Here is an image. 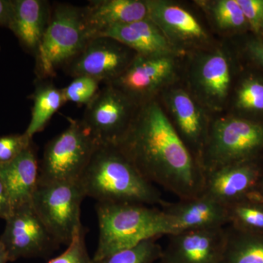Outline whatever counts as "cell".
<instances>
[{
	"instance_id": "obj_22",
	"label": "cell",
	"mask_w": 263,
	"mask_h": 263,
	"mask_svg": "<svg viewBox=\"0 0 263 263\" xmlns=\"http://www.w3.org/2000/svg\"><path fill=\"white\" fill-rule=\"evenodd\" d=\"M30 98L33 100L32 115L24 133L29 138L41 133L50 119L66 103L62 89H58L51 81L38 79Z\"/></svg>"
},
{
	"instance_id": "obj_23",
	"label": "cell",
	"mask_w": 263,
	"mask_h": 263,
	"mask_svg": "<svg viewBox=\"0 0 263 263\" xmlns=\"http://www.w3.org/2000/svg\"><path fill=\"white\" fill-rule=\"evenodd\" d=\"M235 116L263 122V74L247 72L237 84L233 98Z\"/></svg>"
},
{
	"instance_id": "obj_8",
	"label": "cell",
	"mask_w": 263,
	"mask_h": 263,
	"mask_svg": "<svg viewBox=\"0 0 263 263\" xmlns=\"http://www.w3.org/2000/svg\"><path fill=\"white\" fill-rule=\"evenodd\" d=\"M139 107L115 86L105 84L86 105L81 121L99 144L117 145L130 127Z\"/></svg>"
},
{
	"instance_id": "obj_9",
	"label": "cell",
	"mask_w": 263,
	"mask_h": 263,
	"mask_svg": "<svg viewBox=\"0 0 263 263\" xmlns=\"http://www.w3.org/2000/svg\"><path fill=\"white\" fill-rule=\"evenodd\" d=\"M5 221L0 243L9 262L20 258H46L60 247L33 209L32 202L13 209Z\"/></svg>"
},
{
	"instance_id": "obj_32",
	"label": "cell",
	"mask_w": 263,
	"mask_h": 263,
	"mask_svg": "<svg viewBox=\"0 0 263 263\" xmlns=\"http://www.w3.org/2000/svg\"><path fill=\"white\" fill-rule=\"evenodd\" d=\"M242 52L247 61L263 74V36L253 34L247 37L243 43Z\"/></svg>"
},
{
	"instance_id": "obj_2",
	"label": "cell",
	"mask_w": 263,
	"mask_h": 263,
	"mask_svg": "<svg viewBox=\"0 0 263 263\" xmlns=\"http://www.w3.org/2000/svg\"><path fill=\"white\" fill-rule=\"evenodd\" d=\"M79 182L86 197L97 202H133L161 207L167 202L117 145L98 144Z\"/></svg>"
},
{
	"instance_id": "obj_30",
	"label": "cell",
	"mask_w": 263,
	"mask_h": 263,
	"mask_svg": "<svg viewBox=\"0 0 263 263\" xmlns=\"http://www.w3.org/2000/svg\"><path fill=\"white\" fill-rule=\"evenodd\" d=\"M32 141L24 133L0 136V164L14 160Z\"/></svg>"
},
{
	"instance_id": "obj_7",
	"label": "cell",
	"mask_w": 263,
	"mask_h": 263,
	"mask_svg": "<svg viewBox=\"0 0 263 263\" xmlns=\"http://www.w3.org/2000/svg\"><path fill=\"white\" fill-rule=\"evenodd\" d=\"M85 197L79 181L38 183L32 205L58 245L68 246L84 228L81 212Z\"/></svg>"
},
{
	"instance_id": "obj_12",
	"label": "cell",
	"mask_w": 263,
	"mask_h": 263,
	"mask_svg": "<svg viewBox=\"0 0 263 263\" xmlns=\"http://www.w3.org/2000/svg\"><path fill=\"white\" fill-rule=\"evenodd\" d=\"M174 57L137 55L127 70L108 84L115 86L141 105L155 99L157 91L172 80L176 69Z\"/></svg>"
},
{
	"instance_id": "obj_21",
	"label": "cell",
	"mask_w": 263,
	"mask_h": 263,
	"mask_svg": "<svg viewBox=\"0 0 263 263\" xmlns=\"http://www.w3.org/2000/svg\"><path fill=\"white\" fill-rule=\"evenodd\" d=\"M13 5L10 30L22 48L35 57L51 18V4L46 0H13Z\"/></svg>"
},
{
	"instance_id": "obj_11",
	"label": "cell",
	"mask_w": 263,
	"mask_h": 263,
	"mask_svg": "<svg viewBox=\"0 0 263 263\" xmlns=\"http://www.w3.org/2000/svg\"><path fill=\"white\" fill-rule=\"evenodd\" d=\"M263 158L226 164L205 173L203 195L224 205L261 197Z\"/></svg>"
},
{
	"instance_id": "obj_25",
	"label": "cell",
	"mask_w": 263,
	"mask_h": 263,
	"mask_svg": "<svg viewBox=\"0 0 263 263\" xmlns=\"http://www.w3.org/2000/svg\"><path fill=\"white\" fill-rule=\"evenodd\" d=\"M226 207L228 226L243 233L263 235L262 196L245 199Z\"/></svg>"
},
{
	"instance_id": "obj_27",
	"label": "cell",
	"mask_w": 263,
	"mask_h": 263,
	"mask_svg": "<svg viewBox=\"0 0 263 263\" xmlns=\"http://www.w3.org/2000/svg\"><path fill=\"white\" fill-rule=\"evenodd\" d=\"M211 10L214 22L221 30L233 32H245L250 30L236 0L215 1L213 3Z\"/></svg>"
},
{
	"instance_id": "obj_6",
	"label": "cell",
	"mask_w": 263,
	"mask_h": 263,
	"mask_svg": "<svg viewBox=\"0 0 263 263\" xmlns=\"http://www.w3.org/2000/svg\"><path fill=\"white\" fill-rule=\"evenodd\" d=\"M98 144L81 120H70L67 129L46 143L38 183L79 181Z\"/></svg>"
},
{
	"instance_id": "obj_10",
	"label": "cell",
	"mask_w": 263,
	"mask_h": 263,
	"mask_svg": "<svg viewBox=\"0 0 263 263\" xmlns=\"http://www.w3.org/2000/svg\"><path fill=\"white\" fill-rule=\"evenodd\" d=\"M136 56V52L113 38L99 36L89 39L64 68L72 78L89 76L108 84L122 75Z\"/></svg>"
},
{
	"instance_id": "obj_29",
	"label": "cell",
	"mask_w": 263,
	"mask_h": 263,
	"mask_svg": "<svg viewBox=\"0 0 263 263\" xmlns=\"http://www.w3.org/2000/svg\"><path fill=\"white\" fill-rule=\"evenodd\" d=\"M86 228H83L76 235L63 253L48 263H93L86 245Z\"/></svg>"
},
{
	"instance_id": "obj_17",
	"label": "cell",
	"mask_w": 263,
	"mask_h": 263,
	"mask_svg": "<svg viewBox=\"0 0 263 263\" xmlns=\"http://www.w3.org/2000/svg\"><path fill=\"white\" fill-rule=\"evenodd\" d=\"M83 10L89 39L114 27L148 18L147 0H93Z\"/></svg>"
},
{
	"instance_id": "obj_31",
	"label": "cell",
	"mask_w": 263,
	"mask_h": 263,
	"mask_svg": "<svg viewBox=\"0 0 263 263\" xmlns=\"http://www.w3.org/2000/svg\"><path fill=\"white\" fill-rule=\"evenodd\" d=\"M236 1L253 34L263 36V0Z\"/></svg>"
},
{
	"instance_id": "obj_15",
	"label": "cell",
	"mask_w": 263,
	"mask_h": 263,
	"mask_svg": "<svg viewBox=\"0 0 263 263\" xmlns=\"http://www.w3.org/2000/svg\"><path fill=\"white\" fill-rule=\"evenodd\" d=\"M165 102L171 111L173 126L200 163L211 122L204 115L199 103L182 89H170L165 95Z\"/></svg>"
},
{
	"instance_id": "obj_26",
	"label": "cell",
	"mask_w": 263,
	"mask_h": 263,
	"mask_svg": "<svg viewBox=\"0 0 263 263\" xmlns=\"http://www.w3.org/2000/svg\"><path fill=\"white\" fill-rule=\"evenodd\" d=\"M162 251L163 248L158 243V238H153L99 260H93V263H156L162 257Z\"/></svg>"
},
{
	"instance_id": "obj_20",
	"label": "cell",
	"mask_w": 263,
	"mask_h": 263,
	"mask_svg": "<svg viewBox=\"0 0 263 263\" xmlns=\"http://www.w3.org/2000/svg\"><path fill=\"white\" fill-rule=\"evenodd\" d=\"M0 178L13 209L32 202L39 179L37 150L33 141L14 160L0 164Z\"/></svg>"
},
{
	"instance_id": "obj_33",
	"label": "cell",
	"mask_w": 263,
	"mask_h": 263,
	"mask_svg": "<svg viewBox=\"0 0 263 263\" xmlns=\"http://www.w3.org/2000/svg\"><path fill=\"white\" fill-rule=\"evenodd\" d=\"M13 0H0V27L10 29L13 16Z\"/></svg>"
},
{
	"instance_id": "obj_13",
	"label": "cell",
	"mask_w": 263,
	"mask_h": 263,
	"mask_svg": "<svg viewBox=\"0 0 263 263\" xmlns=\"http://www.w3.org/2000/svg\"><path fill=\"white\" fill-rule=\"evenodd\" d=\"M160 259L164 263H221L226 228L187 230L169 235Z\"/></svg>"
},
{
	"instance_id": "obj_34",
	"label": "cell",
	"mask_w": 263,
	"mask_h": 263,
	"mask_svg": "<svg viewBox=\"0 0 263 263\" xmlns=\"http://www.w3.org/2000/svg\"><path fill=\"white\" fill-rule=\"evenodd\" d=\"M13 211L9 196L3 180L0 178V219L5 220Z\"/></svg>"
},
{
	"instance_id": "obj_16",
	"label": "cell",
	"mask_w": 263,
	"mask_h": 263,
	"mask_svg": "<svg viewBox=\"0 0 263 263\" xmlns=\"http://www.w3.org/2000/svg\"><path fill=\"white\" fill-rule=\"evenodd\" d=\"M162 209L171 219L175 233L228 226L226 205L203 194L187 200L167 202Z\"/></svg>"
},
{
	"instance_id": "obj_35",
	"label": "cell",
	"mask_w": 263,
	"mask_h": 263,
	"mask_svg": "<svg viewBox=\"0 0 263 263\" xmlns=\"http://www.w3.org/2000/svg\"><path fill=\"white\" fill-rule=\"evenodd\" d=\"M8 262H9V261H8V255H7L4 247H3V246L0 243V263H7Z\"/></svg>"
},
{
	"instance_id": "obj_18",
	"label": "cell",
	"mask_w": 263,
	"mask_h": 263,
	"mask_svg": "<svg viewBox=\"0 0 263 263\" xmlns=\"http://www.w3.org/2000/svg\"><path fill=\"white\" fill-rule=\"evenodd\" d=\"M147 5L148 18L175 48L176 44H194L207 39L206 32L198 21L182 7L160 0H147Z\"/></svg>"
},
{
	"instance_id": "obj_19",
	"label": "cell",
	"mask_w": 263,
	"mask_h": 263,
	"mask_svg": "<svg viewBox=\"0 0 263 263\" xmlns=\"http://www.w3.org/2000/svg\"><path fill=\"white\" fill-rule=\"evenodd\" d=\"M99 36L113 38L139 56H176V48L148 18L114 27Z\"/></svg>"
},
{
	"instance_id": "obj_28",
	"label": "cell",
	"mask_w": 263,
	"mask_h": 263,
	"mask_svg": "<svg viewBox=\"0 0 263 263\" xmlns=\"http://www.w3.org/2000/svg\"><path fill=\"white\" fill-rule=\"evenodd\" d=\"M100 82L89 76H77L62 89L66 103L87 105L98 92Z\"/></svg>"
},
{
	"instance_id": "obj_1",
	"label": "cell",
	"mask_w": 263,
	"mask_h": 263,
	"mask_svg": "<svg viewBox=\"0 0 263 263\" xmlns=\"http://www.w3.org/2000/svg\"><path fill=\"white\" fill-rule=\"evenodd\" d=\"M117 146L145 179L179 200L202 193L205 173L201 165L155 99L140 105Z\"/></svg>"
},
{
	"instance_id": "obj_24",
	"label": "cell",
	"mask_w": 263,
	"mask_h": 263,
	"mask_svg": "<svg viewBox=\"0 0 263 263\" xmlns=\"http://www.w3.org/2000/svg\"><path fill=\"white\" fill-rule=\"evenodd\" d=\"M221 263H263V235L249 234L228 226Z\"/></svg>"
},
{
	"instance_id": "obj_4",
	"label": "cell",
	"mask_w": 263,
	"mask_h": 263,
	"mask_svg": "<svg viewBox=\"0 0 263 263\" xmlns=\"http://www.w3.org/2000/svg\"><path fill=\"white\" fill-rule=\"evenodd\" d=\"M263 158V122L232 115L211 122L200 163L204 173Z\"/></svg>"
},
{
	"instance_id": "obj_3",
	"label": "cell",
	"mask_w": 263,
	"mask_h": 263,
	"mask_svg": "<svg viewBox=\"0 0 263 263\" xmlns=\"http://www.w3.org/2000/svg\"><path fill=\"white\" fill-rule=\"evenodd\" d=\"M95 210L99 238L94 261L145 240L175 233L168 216L157 207L133 202H97Z\"/></svg>"
},
{
	"instance_id": "obj_36",
	"label": "cell",
	"mask_w": 263,
	"mask_h": 263,
	"mask_svg": "<svg viewBox=\"0 0 263 263\" xmlns=\"http://www.w3.org/2000/svg\"><path fill=\"white\" fill-rule=\"evenodd\" d=\"M260 193H261V195H262V200H263V178H262V183H261Z\"/></svg>"
},
{
	"instance_id": "obj_37",
	"label": "cell",
	"mask_w": 263,
	"mask_h": 263,
	"mask_svg": "<svg viewBox=\"0 0 263 263\" xmlns=\"http://www.w3.org/2000/svg\"><path fill=\"white\" fill-rule=\"evenodd\" d=\"M156 263H164V262H162V261L159 260L158 262H157Z\"/></svg>"
},
{
	"instance_id": "obj_5",
	"label": "cell",
	"mask_w": 263,
	"mask_h": 263,
	"mask_svg": "<svg viewBox=\"0 0 263 263\" xmlns=\"http://www.w3.org/2000/svg\"><path fill=\"white\" fill-rule=\"evenodd\" d=\"M89 40L83 8L56 3L34 57L40 79L54 76L58 69L65 67L84 49Z\"/></svg>"
},
{
	"instance_id": "obj_14",
	"label": "cell",
	"mask_w": 263,
	"mask_h": 263,
	"mask_svg": "<svg viewBox=\"0 0 263 263\" xmlns=\"http://www.w3.org/2000/svg\"><path fill=\"white\" fill-rule=\"evenodd\" d=\"M224 52L216 50L201 55L193 67L192 87L203 105L214 110H221L232 86V66Z\"/></svg>"
}]
</instances>
